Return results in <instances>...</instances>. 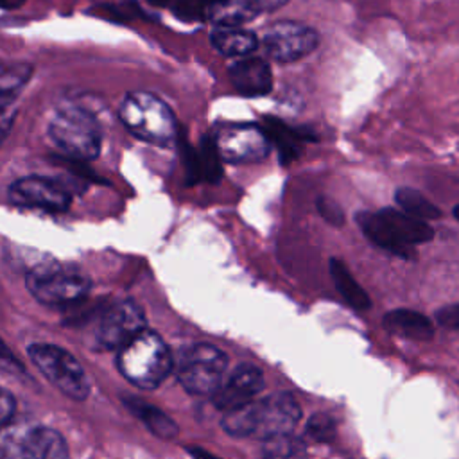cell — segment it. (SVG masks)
I'll return each mask as SVG.
<instances>
[{
  "label": "cell",
  "mask_w": 459,
  "mask_h": 459,
  "mask_svg": "<svg viewBox=\"0 0 459 459\" xmlns=\"http://www.w3.org/2000/svg\"><path fill=\"white\" fill-rule=\"evenodd\" d=\"M181 149H183L190 183L195 179H206L210 183L219 181V178L222 174V165H221L222 158L219 154L213 136H210V134L203 136V140L195 151L181 138Z\"/></svg>",
  "instance_id": "cell-16"
},
{
  "label": "cell",
  "mask_w": 459,
  "mask_h": 459,
  "mask_svg": "<svg viewBox=\"0 0 459 459\" xmlns=\"http://www.w3.org/2000/svg\"><path fill=\"white\" fill-rule=\"evenodd\" d=\"M210 43L215 50L228 57H244L256 48L255 32L238 25H219L210 34Z\"/></svg>",
  "instance_id": "cell-18"
},
{
  "label": "cell",
  "mask_w": 459,
  "mask_h": 459,
  "mask_svg": "<svg viewBox=\"0 0 459 459\" xmlns=\"http://www.w3.org/2000/svg\"><path fill=\"white\" fill-rule=\"evenodd\" d=\"M29 357L32 364L56 385L63 394L74 400H84L90 393L86 373L79 360L66 350L54 344H30Z\"/></svg>",
  "instance_id": "cell-8"
},
{
  "label": "cell",
  "mask_w": 459,
  "mask_h": 459,
  "mask_svg": "<svg viewBox=\"0 0 459 459\" xmlns=\"http://www.w3.org/2000/svg\"><path fill=\"white\" fill-rule=\"evenodd\" d=\"M436 321L443 328L457 330L459 328V303H452V305L441 307L436 312Z\"/></svg>",
  "instance_id": "cell-29"
},
{
  "label": "cell",
  "mask_w": 459,
  "mask_h": 459,
  "mask_svg": "<svg viewBox=\"0 0 459 459\" xmlns=\"http://www.w3.org/2000/svg\"><path fill=\"white\" fill-rule=\"evenodd\" d=\"M219 2L221 0H178L172 9L183 22H195L212 18V13Z\"/></svg>",
  "instance_id": "cell-26"
},
{
  "label": "cell",
  "mask_w": 459,
  "mask_h": 459,
  "mask_svg": "<svg viewBox=\"0 0 459 459\" xmlns=\"http://www.w3.org/2000/svg\"><path fill=\"white\" fill-rule=\"evenodd\" d=\"M316 208L328 224H333V226H342L344 224V212L333 199L319 195L317 201H316Z\"/></svg>",
  "instance_id": "cell-28"
},
{
  "label": "cell",
  "mask_w": 459,
  "mask_h": 459,
  "mask_svg": "<svg viewBox=\"0 0 459 459\" xmlns=\"http://www.w3.org/2000/svg\"><path fill=\"white\" fill-rule=\"evenodd\" d=\"M319 45L317 32L298 22H278L264 34V47L271 59L292 63L308 56Z\"/></svg>",
  "instance_id": "cell-12"
},
{
  "label": "cell",
  "mask_w": 459,
  "mask_h": 459,
  "mask_svg": "<svg viewBox=\"0 0 459 459\" xmlns=\"http://www.w3.org/2000/svg\"><path fill=\"white\" fill-rule=\"evenodd\" d=\"M264 375L256 366L240 364L213 394V405L224 412L242 407L262 391Z\"/></svg>",
  "instance_id": "cell-14"
},
{
  "label": "cell",
  "mask_w": 459,
  "mask_h": 459,
  "mask_svg": "<svg viewBox=\"0 0 459 459\" xmlns=\"http://www.w3.org/2000/svg\"><path fill=\"white\" fill-rule=\"evenodd\" d=\"M27 289L43 305L72 307L86 298L90 280L74 267L39 264L27 273Z\"/></svg>",
  "instance_id": "cell-6"
},
{
  "label": "cell",
  "mask_w": 459,
  "mask_h": 459,
  "mask_svg": "<svg viewBox=\"0 0 459 459\" xmlns=\"http://www.w3.org/2000/svg\"><path fill=\"white\" fill-rule=\"evenodd\" d=\"M222 161L242 165L258 163L271 152V140L264 127L256 124H224L213 133Z\"/></svg>",
  "instance_id": "cell-9"
},
{
  "label": "cell",
  "mask_w": 459,
  "mask_h": 459,
  "mask_svg": "<svg viewBox=\"0 0 459 459\" xmlns=\"http://www.w3.org/2000/svg\"><path fill=\"white\" fill-rule=\"evenodd\" d=\"M14 416V398L7 389H2V398H0V418H2V427H7Z\"/></svg>",
  "instance_id": "cell-30"
},
{
  "label": "cell",
  "mask_w": 459,
  "mask_h": 459,
  "mask_svg": "<svg viewBox=\"0 0 459 459\" xmlns=\"http://www.w3.org/2000/svg\"><path fill=\"white\" fill-rule=\"evenodd\" d=\"M384 326L387 332L412 339V341H427L434 335L432 321L421 312L409 308H396L384 316Z\"/></svg>",
  "instance_id": "cell-17"
},
{
  "label": "cell",
  "mask_w": 459,
  "mask_h": 459,
  "mask_svg": "<svg viewBox=\"0 0 459 459\" xmlns=\"http://www.w3.org/2000/svg\"><path fill=\"white\" fill-rule=\"evenodd\" d=\"M143 330V310L133 299H124L102 314L97 328V341L106 350H120Z\"/></svg>",
  "instance_id": "cell-13"
},
{
  "label": "cell",
  "mask_w": 459,
  "mask_h": 459,
  "mask_svg": "<svg viewBox=\"0 0 459 459\" xmlns=\"http://www.w3.org/2000/svg\"><path fill=\"white\" fill-rule=\"evenodd\" d=\"M23 2H25V0H2V5H4V9L11 11V9L20 7Z\"/></svg>",
  "instance_id": "cell-32"
},
{
  "label": "cell",
  "mask_w": 459,
  "mask_h": 459,
  "mask_svg": "<svg viewBox=\"0 0 459 459\" xmlns=\"http://www.w3.org/2000/svg\"><path fill=\"white\" fill-rule=\"evenodd\" d=\"M452 215H454L455 221H459V204H455V206L452 208Z\"/></svg>",
  "instance_id": "cell-35"
},
{
  "label": "cell",
  "mask_w": 459,
  "mask_h": 459,
  "mask_svg": "<svg viewBox=\"0 0 459 459\" xmlns=\"http://www.w3.org/2000/svg\"><path fill=\"white\" fill-rule=\"evenodd\" d=\"M2 459H66L63 436L48 427H22L5 432L0 443Z\"/></svg>",
  "instance_id": "cell-10"
},
{
  "label": "cell",
  "mask_w": 459,
  "mask_h": 459,
  "mask_svg": "<svg viewBox=\"0 0 459 459\" xmlns=\"http://www.w3.org/2000/svg\"><path fill=\"white\" fill-rule=\"evenodd\" d=\"M124 127L152 145H170L178 138V126L169 106L147 91L127 93L118 108Z\"/></svg>",
  "instance_id": "cell-4"
},
{
  "label": "cell",
  "mask_w": 459,
  "mask_h": 459,
  "mask_svg": "<svg viewBox=\"0 0 459 459\" xmlns=\"http://www.w3.org/2000/svg\"><path fill=\"white\" fill-rule=\"evenodd\" d=\"M117 366L131 384L154 389L170 373L172 355L156 332L143 330L118 350Z\"/></svg>",
  "instance_id": "cell-3"
},
{
  "label": "cell",
  "mask_w": 459,
  "mask_h": 459,
  "mask_svg": "<svg viewBox=\"0 0 459 459\" xmlns=\"http://www.w3.org/2000/svg\"><path fill=\"white\" fill-rule=\"evenodd\" d=\"M262 9L258 5V0H221L212 18L217 25H240L256 14H260Z\"/></svg>",
  "instance_id": "cell-23"
},
{
  "label": "cell",
  "mask_w": 459,
  "mask_h": 459,
  "mask_svg": "<svg viewBox=\"0 0 459 459\" xmlns=\"http://www.w3.org/2000/svg\"><path fill=\"white\" fill-rule=\"evenodd\" d=\"M32 68L29 65H13V66H5L2 72V84H0V91H2V106L5 109L7 102L13 100L20 88L27 82V79L30 77Z\"/></svg>",
  "instance_id": "cell-25"
},
{
  "label": "cell",
  "mask_w": 459,
  "mask_h": 459,
  "mask_svg": "<svg viewBox=\"0 0 459 459\" xmlns=\"http://www.w3.org/2000/svg\"><path fill=\"white\" fill-rule=\"evenodd\" d=\"M299 418L301 409L294 396L274 393L224 412L222 429L235 437L255 436L267 439L278 434H290Z\"/></svg>",
  "instance_id": "cell-2"
},
{
  "label": "cell",
  "mask_w": 459,
  "mask_h": 459,
  "mask_svg": "<svg viewBox=\"0 0 459 459\" xmlns=\"http://www.w3.org/2000/svg\"><path fill=\"white\" fill-rule=\"evenodd\" d=\"M230 81L233 88L246 97L267 95L273 88L269 65L260 57H242L230 66Z\"/></svg>",
  "instance_id": "cell-15"
},
{
  "label": "cell",
  "mask_w": 459,
  "mask_h": 459,
  "mask_svg": "<svg viewBox=\"0 0 459 459\" xmlns=\"http://www.w3.org/2000/svg\"><path fill=\"white\" fill-rule=\"evenodd\" d=\"M9 201L22 208H34L47 213L66 212L72 201L70 190L57 179L30 174L9 185Z\"/></svg>",
  "instance_id": "cell-11"
},
{
  "label": "cell",
  "mask_w": 459,
  "mask_h": 459,
  "mask_svg": "<svg viewBox=\"0 0 459 459\" xmlns=\"http://www.w3.org/2000/svg\"><path fill=\"white\" fill-rule=\"evenodd\" d=\"M264 129H265L271 143L278 149V156L283 165H289L290 161H294L301 152L303 142L310 140L308 136L303 134L301 129H294L273 117L265 118Z\"/></svg>",
  "instance_id": "cell-19"
},
{
  "label": "cell",
  "mask_w": 459,
  "mask_h": 459,
  "mask_svg": "<svg viewBox=\"0 0 459 459\" xmlns=\"http://www.w3.org/2000/svg\"><path fill=\"white\" fill-rule=\"evenodd\" d=\"M307 434L316 441H330L335 436V420L328 414H314L307 423Z\"/></svg>",
  "instance_id": "cell-27"
},
{
  "label": "cell",
  "mask_w": 459,
  "mask_h": 459,
  "mask_svg": "<svg viewBox=\"0 0 459 459\" xmlns=\"http://www.w3.org/2000/svg\"><path fill=\"white\" fill-rule=\"evenodd\" d=\"M154 5H174L178 0H151Z\"/></svg>",
  "instance_id": "cell-34"
},
{
  "label": "cell",
  "mask_w": 459,
  "mask_h": 459,
  "mask_svg": "<svg viewBox=\"0 0 459 459\" xmlns=\"http://www.w3.org/2000/svg\"><path fill=\"white\" fill-rule=\"evenodd\" d=\"M48 136L52 143L70 160L88 161L99 156L102 133L97 118L81 106H61L56 109Z\"/></svg>",
  "instance_id": "cell-5"
},
{
  "label": "cell",
  "mask_w": 459,
  "mask_h": 459,
  "mask_svg": "<svg viewBox=\"0 0 459 459\" xmlns=\"http://www.w3.org/2000/svg\"><path fill=\"white\" fill-rule=\"evenodd\" d=\"M228 357L212 344H192L179 353L178 380L192 394H215L222 385Z\"/></svg>",
  "instance_id": "cell-7"
},
{
  "label": "cell",
  "mask_w": 459,
  "mask_h": 459,
  "mask_svg": "<svg viewBox=\"0 0 459 459\" xmlns=\"http://www.w3.org/2000/svg\"><path fill=\"white\" fill-rule=\"evenodd\" d=\"M355 219L369 242L403 260H414V246L430 242L436 235L429 222L420 221L400 208L385 206L378 212L364 210L359 212Z\"/></svg>",
  "instance_id": "cell-1"
},
{
  "label": "cell",
  "mask_w": 459,
  "mask_h": 459,
  "mask_svg": "<svg viewBox=\"0 0 459 459\" xmlns=\"http://www.w3.org/2000/svg\"><path fill=\"white\" fill-rule=\"evenodd\" d=\"M394 203L405 213L420 219V221H437L443 217V210L427 199L420 190L411 186H400L394 192Z\"/></svg>",
  "instance_id": "cell-22"
},
{
  "label": "cell",
  "mask_w": 459,
  "mask_h": 459,
  "mask_svg": "<svg viewBox=\"0 0 459 459\" xmlns=\"http://www.w3.org/2000/svg\"><path fill=\"white\" fill-rule=\"evenodd\" d=\"M190 454H194L197 459H217V457L208 455L204 450H199V448H190Z\"/></svg>",
  "instance_id": "cell-33"
},
{
  "label": "cell",
  "mask_w": 459,
  "mask_h": 459,
  "mask_svg": "<svg viewBox=\"0 0 459 459\" xmlns=\"http://www.w3.org/2000/svg\"><path fill=\"white\" fill-rule=\"evenodd\" d=\"M287 0H258V5L262 11H273L278 9L280 5H283Z\"/></svg>",
  "instance_id": "cell-31"
},
{
  "label": "cell",
  "mask_w": 459,
  "mask_h": 459,
  "mask_svg": "<svg viewBox=\"0 0 459 459\" xmlns=\"http://www.w3.org/2000/svg\"><path fill=\"white\" fill-rule=\"evenodd\" d=\"M124 405L158 437L172 439L178 436V425L158 407L136 396H124Z\"/></svg>",
  "instance_id": "cell-20"
},
{
  "label": "cell",
  "mask_w": 459,
  "mask_h": 459,
  "mask_svg": "<svg viewBox=\"0 0 459 459\" xmlns=\"http://www.w3.org/2000/svg\"><path fill=\"white\" fill-rule=\"evenodd\" d=\"M330 276L333 280V285L337 292L342 296V299L355 310H368L371 307V299L368 292L357 283L346 264L339 258L330 260Z\"/></svg>",
  "instance_id": "cell-21"
},
{
  "label": "cell",
  "mask_w": 459,
  "mask_h": 459,
  "mask_svg": "<svg viewBox=\"0 0 459 459\" xmlns=\"http://www.w3.org/2000/svg\"><path fill=\"white\" fill-rule=\"evenodd\" d=\"M264 459H305V445L292 434L267 437L262 448Z\"/></svg>",
  "instance_id": "cell-24"
}]
</instances>
